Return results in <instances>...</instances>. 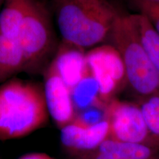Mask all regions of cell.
<instances>
[{"mask_svg":"<svg viewBox=\"0 0 159 159\" xmlns=\"http://www.w3.org/2000/svg\"><path fill=\"white\" fill-rule=\"evenodd\" d=\"M152 1H156V2H159V0H152Z\"/></svg>","mask_w":159,"mask_h":159,"instance_id":"obj_19","label":"cell"},{"mask_svg":"<svg viewBox=\"0 0 159 159\" xmlns=\"http://www.w3.org/2000/svg\"><path fill=\"white\" fill-rule=\"evenodd\" d=\"M26 61V71L37 73L52 61L57 50L50 15L45 5L33 0L16 39Z\"/></svg>","mask_w":159,"mask_h":159,"instance_id":"obj_4","label":"cell"},{"mask_svg":"<svg viewBox=\"0 0 159 159\" xmlns=\"http://www.w3.org/2000/svg\"><path fill=\"white\" fill-rule=\"evenodd\" d=\"M85 61L99 84L101 102L106 105L124 83H127L122 59L113 46L103 45L87 52Z\"/></svg>","mask_w":159,"mask_h":159,"instance_id":"obj_6","label":"cell"},{"mask_svg":"<svg viewBox=\"0 0 159 159\" xmlns=\"http://www.w3.org/2000/svg\"><path fill=\"white\" fill-rule=\"evenodd\" d=\"M43 91L49 116L61 130L77 116L71 90L53 61L43 71Z\"/></svg>","mask_w":159,"mask_h":159,"instance_id":"obj_7","label":"cell"},{"mask_svg":"<svg viewBox=\"0 0 159 159\" xmlns=\"http://www.w3.org/2000/svg\"><path fill=\"white\" fill-rule=\"evenodd\" d=\"M52 61L70 90L82 78L87 69L83 49L65 42L57 48Z\"/></svg>","mask_w":159,"mask_h":159,"instance_id":"obj_10","label":"cell"},{"mask_svg":"<svg viewBox=\"0 0 159 159\" xmlns=\"http://www.w3.org/2000/svg\"><path fill=\"white\" fill-rule=\"evenodd\" d=\"M139 13L146 18L159 35V2L152 0H134Z\"/></svg>","mask_w":159,"mask_h":159,"instance_id":"obj_16","label":"cell"},{"mask_svg":"<svg viewBox=\"0 0 159 159\" xmlns=\"http://www.w3.org/2000/svg\"><path fill=\"white\" fill-rule=\"evenodd\" d=\"M105 119L109 123L108 139L159 150V145L150 134L139 104L114 98L105 105Z\"/></svg>","mask_w":159,"mask_h":159,"instance_id":"obj_5","label":"cell"},{"mask_svg":"<svg viewBox=\"0 0 159 159\" xmlns=\"http://www.w3.org/2000/svg\"><path fill=\"white\" fill-rule=\"evenodd\" d=\"M138 104L150 134L159 145V91L141 98Z\"/></svg>","mask_w":159,"mask_h":159,"instance_id":"obj_15","label":"cell"},{"mask_svg":"<svg viewBox=\"0 0 159 159\" xmlns=\"http://www.w3.org/2000/svg\"><path fill=\"white\" fill-rule=\"evenodd\" d=\"M71 94L75 110L83 111L94 106L105 107L99 98L98 83L88 66L82 78L71 89Z\"/></svg>","mask_w":159,"mask_h":159,"instance_id":"obj_13","label":"cell"},{"mask_svg":"<svg viewBox=\"0 0 159 159\" xmlns=\"http://www.w3.org/2000/svg\"><path fill=\"white\" fill-rule=\"evenodd\" d=\"M33 0H4L0 11V33L16 40L25 18Z\"/></svg>","mask_w":159,"mask_h":159,"instance_id":"obj_12","label":"cell"},{"mask_svg":"<svg viewBox=\"0 0 159 159\" xmlns=\"http://www.w3.org/2000/svg\"><path fill=\"white\" fill-rule=\"evenodd\" d=\"M69 156L71 159H159V150L107 139L94 150Z\"/></svg>","mask_w":159,"mask_h":159,"instance_id":"obj_9","label":"cell"},{"mask_svg":"<svg viewBox=\"0 0 159 159\" xmlns=\"http://www.w3.org/2000/svg\"><path fill=\"white\" fill-rule=\"evenodd\" d=\"M23 71L26 61L19 43L0 33V85Z\"/></svg>","mask_w":159,"mask_h":159,"instance_id":"obj_11","label":"cell"},{"mask_svg":"<svg viewBox=\"0 0 159 159\" xmlns=\"http://www.w3.org/2000/svg\"><path fill=\"white\" fill-rule=\"evenodd\" d=\"M4 2V0H0V7H1V5H2Z\"/></svg>","mask_w":159,"mask_h":159,"instance_id":"obj_18","label":"cell"},{"mask_svg":"<svg viewBox=\"0 0 159 159\" xmlns=\"http://www.w3.org/2000/svg\"><path fill=\"white\" fill-rule=\"evenodd\" d=\"M134 17L143 44L159 76V35L144 16L138 13Z\"/></svg>","mask_w":159,"mask_h":159,"instance_id":"obj_14","label":"cell"},{"mask_svg":"<svg viewBox=\"0 0 159 159\" xmlns=\"http://www.w3.org/2000/svg\"><path fill=\"white\" fill-rule=\"evenodd\" d=\"M63 42L84 49L109 37L118 13L102 0H51Z\"/></svg>","mask_w":159,"mask_h":159,"instance_id":"obj_2","label":"cell"},{"mask_svg":"<svg viewBox=\"0 0 159 159\" xmlns=\"http://www.w3.org/2000/svg\"><path fill=\"white\" fill-rule=\"evenodd\" d=\"M17 159H55L45 152H30L19 157Z\"/></svg>","mask_w":159,"mask_h":159,"instance_id":"obj_17","label":"cell"},{"mask_svg":"<svg viewBox=\"0 0 159 159\" xmlns=\"http://www.w3.org/2000/svg\"><path fill=\"white\" fill-rule=\"evenodd\" d=\"M109 37L122 59L132 90L141 98L158 92L159 76L141 39L134 14H117Z\"/></svg>","mask_w":159,"mask_h":159,"instance_id":"obj_3","label":"cell"},{"mask_svg":"<svg viewBox=\"0 0 159 159\" xmlns=\"http://www.w3.org/2000/svg\"><path fill=\"white\" fill-rule=\"evenodd\" d=\"M49 119L43 87L19 79L0 85V141L28 136Z\"/></svg>","mask_w":159,"mask_h":159,"instance_id":"obj_1","label":"cell"},{"mask_svg":"<svg viewBox=\"0 0 159 159\" xmlns=\"http://www.w3.org/2000/svg\"><path fill=\"white\" fill-rule=\"evenodd\" d=\"M109 123L104 119L94 125H88L76 116L61 129V142L69 155L89 152L108 139Z\"/></svg>","mask_w":159,"mask_h":159,"instance_id":"obj_8","label":"cell"}]
</instances>
